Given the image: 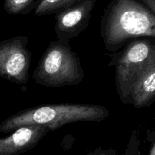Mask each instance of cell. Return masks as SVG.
<instances>
[{"mask_svg":"<svg viewBox=\"0 0 155 155\" xmlns=\"http://www.w3.org/2000/svg\"><path fill=\"white\" fill-rule=\"evenodd\" d=\"M100 35L106 51L116 52L133 39L155 37V15L139 0H111L101 16Z\"/></svg>","mask_w":155,"mask_h":155,"instance_id":"cell-1","label":"cell"},{"mask_svg":"<svg viewBox=\"0 0 155 155\" xmlns=\"http://www.w3.org/2000/svg\"><path fill=\"white\" fill-rule=\"evenodd\" d=\"M110 55L108 66L114 68L115 86L120 100L131 104L135 85L155 66V37L132 39Z\"/></svg>","mask_w":155,"mask_h":155,"instance_id":"cell-2","label":"cell"},{"mask_svg":"<svg viewBox=\"0 0 155 155\" xmlns=\"http://www.w3.org/2000/svg\"><path fill=\"white\" fill-rule=\"evenodd\" d=\"M110 116L104 106L98 104L61 103L35 106L18 114L8 126L21 127L26 125H42L51 132L69 124L77 122H101Z\"/></svg>","mask_w":155,"mask_h":155,"instance_id":"cell-3","label":"cell"},{"mask_svg":"<svg viewBox=\"0 0 155 155\" xmlns=\"http://www.w3.org/2000/svg\"><path fill=\"white\" fill-rule=\"evenodd\" d=\"M80 58L70 42L51 41L45 48L33 73L34 82L48 88L79 85L84 79Z\"/></svg>","mask_w":155,"mask_h":155,"instance_id":"cell-4","label":"cell"},{"mask_svg":"<svg viewBox=\"0 0 155 155\" xmlns=\"http://www.w3.org/2000/svg\"><path fill=\"white\" fill-rule=\"evenodd\" d=\"M97 0H85L54 14V32L58 39L70 42L86 30Z\"/></svg>","mask_w":155,"mask_h":155,"instance_id":"cell-5","label":"cell"},{"mask_svg":"<svg viewBox=\"0 0 155 155\" xmlns=\"http://www.w3.org/2000/svg\"><path fill=\"white\" fill-rule=\"evenodd\" d=\"M29 39L21 36L8 45L5 61V71L9 77L19 83H26L29 79L31 52L27 48Z\"/></svg>","mask_w":155,"mask_h":155,"instance_id":"cell-6","label":"cell"},{"mask_svg":"<svg viewBox=\"0 0 155 155\" xmlns=\"http://www.w3.org/2000/svg\"><path fill=\"white\" fill-rule=\"evenodd\" d=\"M155 102V66L135 85L131 104L135 108L149 107Z\"/></svg>","mask_w":155,"mask_h":155,"instance_id":"cell-7","label":"cell"},{"mask_svg":"<svg viewBox=\"0 0 155 155\" xmlns=\"http://www.w3.org/2000/svg\"><path fill=\"white\" fill-rule=\"evenodd\" d=\"M83 1L85 0H41L39 5L34 10V15L37 17L54 15Z\"/></svg>","mask_w":155,"mask_h":155,"instance_id":"cell-8","label":"cell"},{"mask_svg":"<svg viewBox=\"0 0 155 155\" xmlns=\"http://www.w3.org/2000/svg\"><path fill=\"white\" fill-rule=\"evenodd\" d=\"M41 0H8V5L15 13L28 14L35 10Z\"/></svg>","mask_w":155,"mask_h":155,"instance_id":"cell-9","label":"cell"},{"mask_svg":"<svg viewBox=\"0 0 155 155\" xmlns=\"http://www.w3.org/2000/svg\"><path fill=\"white\" fill-rule=\"evenodd\" d=\"M139 141L138 139L137 136V132L135 131L133 134L132 135L131 139L130 141L127 148H126V151L124 154H137L141 153L138 151L139 149Z\"/></svg>","mask_w":155,"mask_h":155,"instance_id":"cell-10","label":"cell"},{"mask_svg":"<svg viewBox=\"0 0 155 155\" xmlns=\"http://www.w3.org/2000/svg\"><path fill=\"white\" fill-rule=\"evenodd\" d=\"M117 154V152L116 150L114 149H112V148H110V149H103L102 151H101V149H96L95 150V151H92V152L89 153L88 154H105V155H107V154Z\"/></svg>","mask_w":155,"mask_h":155,"instance_id":"cell-11","label":"cell"},{"mask_svg":"<svg viewBox=\"0 0 155 155\" xmlns=\"http://www.w3.org/2000/svg\"><path fill=\"white\" fill-rule=\"evenodd\" d=\"M148 140H151V142H152V145H151V148H150L148 154L155 155V131L154 133H149L148 135Z\"/></svg>","mask_w":155,"mask_h":155,"instance_id":"cell-12","label":"cell"},{"mask_svg":"<svg viewBox=\"0 0 155 155\" xmlns=\"http://www.w3.org/2000/svg\"><path fill=\"white\" fill-rule=\"evenodd\" d=\"M146 5L155 15V0H139Z\"/></svg>","mask_w":155,"mask_h":155,"instance_id":"cell-13","label":"cell"}]
</instances>
